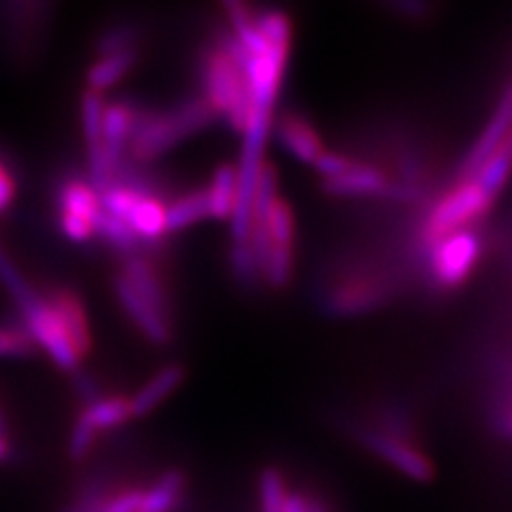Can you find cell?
Returning a JSON list of instances; mask_svg holds the SVG:
<instances>
[{"mask_svg":"<svg viewBox=\"0 0 512 512\" xmlns=\"http://www.w3.org/2000/svg\"><path fill=\"white\" fill-rule=\"evenodd\" d=\"M114 291L120 301V306L128 314V318L133 320L137 329L143 333L150 344L154 346H165L171 340V327H169V318L163 314H158L150 303L143 301L133 288L122 276L114 280Z\"/></svg>","mask_w":512,"mask_h":512,"instance_id":"11","label":"cell"},{"mask_svg":"<svg viewBox=\"0 0 512 512\" xmlns=\"http://www.w3.org/2000/svg\"><path fill=\"white\" fill-rule=\"evenodd\" d=\"M141 493L143 491H122L118 495H111L107 504L101 508V512H137L139 502H141Z\"/></svg>","mask_w":512,"mask_h":512,"instance_id":"31","label":"cell"},{"mask_svg":"<svg viewBox=\"0 0 512 512\" xmlns=\"http://www.w3.org/2000/svg\"><path fill=\"white\" fill-rule=\"evenodd\" d=\"M220 5L227 11L233 37H244L254 28L256 13L250 9L248 0H220Z\"/></svg>","mask_w":512,"mask_h":512,"instance_id":"28","label":"cell"},{"mask_svg":"<svg viewBox=\"0 0 512 512\" xmlns=\"http://www.w3.org/2000/svg\"><path fill=\"white\" fill-rule=\"evenodd\" d=\"M261 504L263 512H284L286 489L284 478L276 468H267L261 472Z\"/></svg>","mask_w":512,"mask_h":512,"instance_id":"26","label":"cell"},{"mask_svg":"<svg viewBox=\"0 0 512 512\" xmlns=\"http://www.w3.org/2000/svg\"><path fill=\"white\" fill-rule=\"evenodd\" d=\"M214 118V111L203 96L182 101L165 111H154V114L139 111L126 152L141 165L152 163L180 146L184 139L201 133Z\"/></svg>","mask_w":512,"mask_h":512,"instance_id":"2","label":"cell"},{"mask_svg":"<svg viewBox=\"0 0 512 512\" xmlns=\"http://www.w3.org/2000/svg\"><path fill=\"white\" fill-rule=\"evenodd\" d=\"M382 301H384V295L378 286L352 284V286H342L338 291H333L325 301V308L335 316H352V314L374 310Z\"/></svg>","mask_w":512,"mask_h":512,"instance_id":"17","label":"cell"},{"mask_svg":"<svg viewBox=\"0 0 512 512\" xmlns=\"http://www.w3.org/2000/svg\"><path fill=\"white\" fill-rule=\"evenodd\" d=\"M139 111L128 103H111L105 105L103 114V152L107 165L114 173V180H120L122 173V156L126 152L128 139H131L133 126L137 122ZM114 182V184H116Z\"/></svg>","mask_w":512,"mask_h":512,"instance_id":"9","label":"cell"},{"mask_svg":"<svg viewBox=\"0 0 512 512\" xmlns=\"http://www.w3.org/2000/svg\"><path fill=\"white\" fill-rule=\"evenodd\" d=\"M201 79L203 99L214 116H222L233 131L242 133L250 109V86L244 69V47L233 35L222 37L203 54Z\"/></svg>","mask_w":512,"mask_h":512,"instance_id":"1","label":"cell"},{"mask_svg":"<svg viewBox=\"0 0 512 512\" xmlns=\"http://www.w3.org/2000/svg\"><path fill=\"white\" fill-rule=\"evenodd\" d=\"M109 498L111 495L105 483H92L64 512H101Z\"/></svg>","mask_w":512,"mask_h":512,"instance_id":"29","label":"cell"},{"mask_svg":"<svg viewBox=\"0 0 512 512\" xmlns=\"http://www.w3.org/2000/svg\"><path fill=\"white\" fill-rule=\"evenodd\" d=\"M493 201L495 199H491L474 178L459 180L455 188L448 190L446 195L431 207L423 227V242L429 248L446 235L470 229V224L478 222L491 210Z\"/></svg>","mask_w":512,"mask_h":512,"instance_id":"3","label":"cell"},{"mask_svg":"<svg viewBox=\"0 0 512 512\" xmlns=\"http://www.w3.org/2000/svg\"><path fill=\"white\" fill-rule=\"evenodd\" d=\"M139 39V28L135 24H116L105 30L96 50L99 54H114L122 50H135V41Z\"/></svg>","mask_w":512,"mask_h":512,"instance_id":"25","label":"cell"},{"mask_svg":"<svg viewBox=\"0 0 512 512\" xmlns=\"http://www.w3.org/2000/svg\"><path fill=\"white\" fill-rule=\"evenodd\" d=\"M359 440L367 448V451H372L380 459L391 463L395 470L416 480V483H429V480L436 474L434 466H431V461L421 451H416V448L408 442L391 438L387 434H382V431H378V429H361Z\"/></svg>","mask_w":512,"mask_h":512,"instance_id":"7","label":"cell"},{"mask_svg":"<svg viewBox=\"0 0 512 512\" xmlns=\"http://www.w3.org/2000/svg\"><path fill=\"white\" fill-rule=\"evenodd\" d=\"M231 269H233V276L237 278V282L246 286V288H252L261 278L259 265H256L254 254H252L248 244H233V248H231Z\"/></svg>","mask_w":512,"mask_h":512,"instance_id":"27","label":"cell"},{"mask_svg":"<svg viewBox=\"0 0 512 512\" xmlns=\"http://www.w3.org/2000/svg\"><path fill=\"white\" fill-rule=\"evenodd\" d=\"M480 235L472 229L455 231L429 246L431 278L442 288H457L470 278L480 259Z\"/></svg>","mask_w":512,"mask_h":512,"instance_id":"5","label":"cell"},{"mask_svg":"<svg viewBox=\"0 0 512 512\" xmlns=\"http://www.w3.org/2000/svg\"><path fill=\"white\" fill-rule=\"evenodd\" d=\"M205 218H210L205 190H190V192H186V195L173 199L165 207L167 233L184 231V229L192 227V224H197Z\"/></svg>","mask_w":512,"mask_h":512,"instance_id":"21","label":"cell"},{"mask_svg":"<svg viewBox=\"0 0 512 512\" xmlns=\"http://www.w3.org/2000/svg\"><path fill=\"white\" fill-rule=\"evenodd\" d=\"M355 160L340 154V152H329L325 150L323 154H320L316 160H314V169L323 175V180H333L338 178V175H342Z\"/></svg>","mask_w":512,"mask_h":512,"instance_id":"30","label":"cell"},{"mask_svg":"<svg viewBox=\"0 0 512 512\" xmlns=\"http://www.w3.org/2000/svg\"><path fill=\"white\" fill-rule=\"evenodd\" d=\"M79 421H84L96 436L101 431L114 429L124 425L128 419H133L131 404L124 397H105V399H94L86 406V410L77 416Z\"/></svg>","mask_w":512,"mask_h":512,"instance_id":"20","label":"cell"},{"mask_svg":"<svg viewBox=\"0 0 512 512\" xmlns=\"http://www.w3.org/2000/svg\"><path fill=\"white\" fill-rule=\"evenodd\" d=\"M35 342L22 325H0V359H22L30 357Z\"/></svg>","mask_w":512,"mask_h":512,"instance_id":"24","label":"cell"},{"mask_svg":"<svg viewBox=\"0 0 512 512\" xmlns=\"http://www.w3.org/2000/svg\"><path fill=\"white\" fill-rule=\"evenodd\" d=\"M101 207L122 220L135 233L139 242H160L167 233L165 203L154 192L133 188L128 184H111L101 192Z\"/></svg>","mask_w":512,"mask_h":512,"instance_id":"4","label":"cell"},{"mask_svg":"<svg viewBox=\"0 0 512 512\" xmlns=\"http://www.w3.org/2000/svg\"><path fill=\"white\" fill-rule=\"evenodd\" d=\"M101 212V195L90 182L69 178L60 184L58 222L64 237H69L71 242L86 244L96 237V220Z\"/></svg>","mask_w":512,"mask_h":512,"instance_id":"6","label":"cell"},{"mask_svg":"<svg viewBox=\"0 0 512 512\" xmlns=\"http://www.w3.org/2000/svg\"><path fill=\"white\" fill-rule=\"evenodd\" d=\"M96 235L103 237L111 248L118 250L124 256L137 254L139 239L135 237V233L128 229L122 220L107 214L105 210L101 212L99 220H96Z\"/></svg>","mask_w":512,"mask_h":512,"instance_id":"23","label":"cell"},{"mask_svg":"<svg viewBox=\"0 0 512 512\" xmlns=\"http://www.w3.org/2000/svg\"><path fill=\"white\" fill-rule=\"evenodd\" d=\"M13 457V444L9 440V434L0 431V463H5Z\"/></svg>","mask_w":512,"mask_h":512,"instance_id":"34","label":"cell"},{"mask_svg":"<svg viewBox=\"0 0 512 512\" xmlns=\"http://www.w3.org/2000/svg\"><path fill=\"white\" fill-rule=\"evenodd\" d=\"M205 197L210 218L231 220L237 199V167L229 163L220 165L212 175L210 186L205 188Z\"/></svg>","mask_w":512,"mask_h":512,"instance_id":"18","label":"cell"},{"mask_svg":"<svg viewBox=\"0 0 512 512\" xmlns=\"http://www.w3.org/2000/svg\"><path fill=\"white\" fill-rule=\"evenodd\" d=\"M47 299L52 301V306L60 314L64 327H67L73 346L79 352V357H86L90 350V327H88V316L82 299H79L69 288H56Z\"/></svg>","mask_w":512,"mask_h":512,"instance_id":"15","label":"cell"},{"mask_svg":"<svg viewBox=\"0 0 512 512\" xmlns=\"http://www.w3.org/2000/svg\"><path fill=\"white\" fill-rule=\"evenodd\" d=\"M510 88H506L502 92L500 103L495 105L493 114L489 118V122L485 124L483 131L476 137V141L470 146L466 158L461 160L459 167V180H468L478 171V167L485 163L487 158H491L495 152H498L504 143L510 139V111H512V103H510Z\"/></svg>","mask_w":512,"mask_h":512,"instance_id":"8","label":"cell"},{"mask_svg":"<svg viewBox=\"0 0 512 512\" xmlns=\"http://www.w3.org/2000/svg\"><path fill=\"white\" fill-rule=\"evenodd\" d=\"M186 489V474L182 470H169L156 480V485L141 493L137 512H173Z\"/></svg>","mask_w":512,"mask_h":512,"instance_id":"19","label":"cell"},{"mask_svg":"<svg viewBox=\"0 0 512 512\" xmlns=\"http://www.w3.org/2000/svg\"><path fill=\"white\" fill-rule=\"evenodd\" d=\"M15 190H18V184H15V178L11 169L0 160V212H5L7 207L15 199Z\"/></svg>","mask_w":512,"mask_h":512,"instance_id":"32","label":"cell"},{"mask_svg":"<svg viewBox=\"0 0 512 512\" xmlns=\"http://www.w3.org/2000/svg\"><path fill=\"white\" fill-rule=\"evenodd\" d=\"M276 135L282 148L306 165H314V160L325 152L320 133L299 114L282 116L276 124Z\"/></svg>","mask_w":512,"mask_h":512,"instance_id":"12","label":"cell"},{"mask_svg":"<svg viewBox=\"0 0 512 512\" xmlns=\"http://www.w3.org/2000/svg\"><path fill=\"white\" fill-rule=\"evenodd\" d=\"M508 169H510V139L498 152H495L491 158H487L485 163L478 167V171L472 175V178L478 182V186L483 188L491 199H498V195L506 186Z\"/></svg>","mask_w":512,"mask_h":512,"instance_id":"22","label":"cell"},{"mask_svg":"<svg viewBox=\"0 0 512 512\" xmlns=\"http://www.w3.org/2000/svg\"><path fill=\"white\" fill-rule=\"evenodd\" d=\"M120 276L128 284H131L133 291L143 301L150 303V306L158 314H163L165 318H169V299H167V293H165L163 280H160L154 265L146 259V256H139V254L126 256L124 269H122Z\"/></svg>","mask_w":512,"mask_h":512,"instance_id":"13","label":"cell"},{"mask_svg":"<svg viewBox=\"0 0 512 512\" xmlns=\"http://www.w3.org/2000/svg\"><path fill=\"white\" fill-rule=\"evenodd\" d=\"M284 512H325V510H323V506H320V502L308 500L299 493H293V495H286Z\"/></svg>","mask_w":512,"mask_h":512,"instance_id":"33","label":"cell"},{"mask_svg":"<svg viewBox=\"0 0 512 512\" xmlns=\"http://www.w3.org/2000/svg\"><path fill=\"white\" fill-rule=\"evenodd\" d=\"M184 378H186V370L182 365H167L160 372H156L152 380L143 384L133 399H128L133 419H139V416H148L150 412H154L175 389L180 387Z\"/></svg>","mask_w":512,"mask_h":512,"instance_id":"14","label":"cell"},{"mask_svg":"<svg viewBox=\"0 0 512 512\" xmlns=\"http://www.w3.org/2000/svg\"><path fill=\"white\" fill-rule=\"evenodd\" d=\"M137 47L135 50H122V52H114V54H103L99 60H96L90 71H88V90L92 92H103L114 88L118 82L133 71V67L137 64Z\"/></svg>","mask_w":512,"mask_h":512,"instance_id":"16","label":"cell"},{"mask_svg":"<svg viewBox=\"0 0 512 512\" xmlns=\"http://www.w3.org/2000/svg\"><path fill=\"white\" fill-rule=\"evenodd\" d=\"M323 188L335 197H391L395 184L389 180V175L380 171L376 165L357 163L355 160V163H352L342 175H338V178L325 180Z\"/></svg>","mask_w":512,"mask_h":512,"instance_id":"10","label":"cell"}]
</instances>
